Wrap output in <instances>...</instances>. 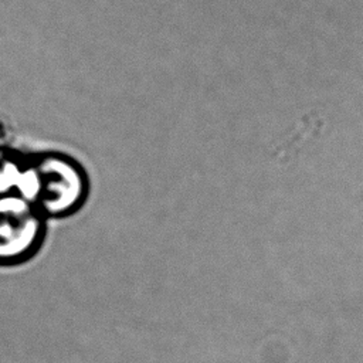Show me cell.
I'll return each mask as SVG.
<instances>
[{
  "label": "cell",
  "mask_w": 363,
  "mask_h": 363,
  "mask_svg": "<svg viewBox=\"0 0 363 363\" xmlns=\"http://www.w3.org/2000/svg\"><path fill=\"white\" fill-rule=\"evenodd\" d=\"M30 153L0 145V194L23 193Z\"/></svg>",
  "instance_id": "obj_3"
},
{
  "label": "cell",
  "mask_w": 363,
  "mask_h": 363,
  "mask_svg": "<svg viewBox=\"0 0 363 363\" xmlns=\"http://www.w3.org/2000/svg\"><path fill=\"white\" fill-rule=\"evenodd\" d=\"M48 218L20 193L0 194V268L30 262L43 248Z\"/></svg>",
  "instance_id": "obj_2"
},
{
  "label": "cell",
  "mask_w": 363,
  "mask_h": 363,
  "mask_svg": "<svg viewBox=\"0 0 363 363\" xmlns=\"http://www.w3.org/2000/svg\"><path fill=\"white\" fill-rule=\"evenodd\" d=\"M89 176L82 163L60 150L30 153L23 196L51 220L77 214L88 201Z\"/></svg>",
  "instance_id": "obj_1"
}]
</instances>
